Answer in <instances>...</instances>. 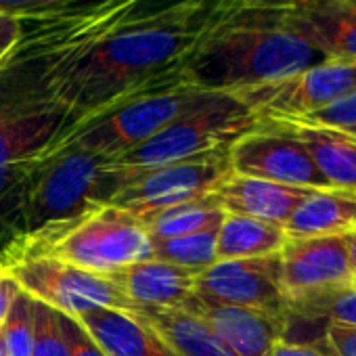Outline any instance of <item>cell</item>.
<instances>
[{"mask_svg":"<svg viewBox=\"0 0 356 356\" xmlns=\"http://www.w3.org/2000/svg\"><path fill=\"white\" fill-rule=\"evenodd\" d=\"M218 229H206L176 239H151V258L202 273L218 262Z\"/></svg>","mask_w":356,"mask_h":356,"instance_id":"25","label":"cell"},{"mask_svg":"<svg viewBox=\"0 0 356 356\" xmlns=\"http://www.w3.org/2000/svg\"><path fill=\"white\" fill-rule=\"evenodd\" d=\"M258 124L260 120L239 97L210 92L197 107L176 118L147 143L111 157L109 163L118 170L138 172L231 149L237 138L256 130Z\"/></svg>","mask_w":356,"mask_h":356,"instance_id":"6","label":"cell"},{"mask_svg":"<svg viewBox=\"0 0 356 356\" xmlns=\"http://www.w3.org/2000/svg\"><path fill=\"white\" fill-rule=\"evenodd\" d=\"M0 270L34 300L76 316L92 308L130 312L134 306L105 277L44 256H3Z\"/></svg>","mask_w":356,"mask_h":356,"instance_id":"9","label":"cell"},{"mask_svg":"<svg viewBox=\"0 0 356 356\" xmlns=\"http://www.w3.org/2000/svg\"><path fill=\"white\" fill-rule=\"evenodd\" d=\"M356 90V63L321 61L293 76L235 92L260 122L304 120Z\"/></svg>","mask_w":356,"mask_h":356,"instance_id":"10","label":"cell"},{"mask_svg":"<svg viewBox=\"0 0 356 356\" xmlns=\"http://www.w3.org/2000/svg\"><path fill=\"white\" fill-rule=\"evenodd\" d=\"M130 312L151 327L174 356H233L200 318L185 310L134 306Z\"/></svg>","mask_w":356,"mask_h":356,"instance_id":"20","label":"cell"},{"mask_svg":"<svg viewBox=\"0 0 356 356\" xmlns=\"http://www.w3.org/2000/svg\"><path fill=\"white\" fill-rule=\"evenodd\" d=\"M126 176L128 172L113 168L103 155L59 147L26 178L15 208L13 239L107 206Z\"/></svg>","mask_w":356,"mask_h":356,"instance_id":"4","label":"cell"},{"mask_svg":"<svg viewBox=\"0 0 356 356\" xmlns=\"http://www.w3.org/2000/svg\"><path fill=\"white\" fill-rule=\"evenodd\" d=\"M281 13L325 61L356 63V0H281Z\"/></svg>","mask_w":356,"mask_h":356,"instance_id":"14","label":"cell"},{"mask_svg":"<svg viewBox=\"0 0 356 356\" xmlns=\"http://www.w3.org/2000/svg\"><path fill=\"white\" fill-rule=\"evenodd\" d=\"M195 277L197 273L193 270L147 258L132 262L105 279H109L132 306L181 310L193 296Z\"/></svg>","mask_w":356,"mask_h":356,"instance_id":"16","label":"cell"},{"mask_svg":"<svg viewBox=\"0 0 356 356\" xmlns=\"http://www.w3.org/2000/svg\"><path fill=\"white\" fill-rule=\"evenodd\" d=\"M321 61L287 28L281 0H216L181 76L200 90L235 95Z\"/></svg>","mask_w":356,"mask_h":356,"instance_id":"2","label":"cell"},{"mask_svg":"<svg viewBox=\"0 0 356 356\" xmlns=\"http://www.w3.org/2000/svg\"><path fill=\"white\" fill-rule=\"evenodd\" d=\"M329 323L356 327V287L354 285L327 289V291H318V293L287 302L285 335L300 327L321 325L323 329V325H329Z\"/></svg>","mask_w":356,"mask_h":356,"instance_id":"23","label":"cell"},{"mask_svg":"<svg viewBox=\"0 0 356 356\" xmlns=\"http://www.w3.org/2000/svg\"><path fill=\"white\" fill-rule=\"evenodd\" d=\"M3 256H44L107 277L151 258V237L140 218L107 204L17 237Z\"/></svg>","mask_w":356,"mask_h":356,"instance_id":"5","label":"cell"},{"mask_svg":"<svg viewBox=\"0 0 356 356\" xmlns=\"http://www.w3.org/2000/svg\"><path fill=\"white\" fill-rule=\"evenodd\" d=\"M74 126L72 109L49 80L42 42L24 22L22 42L0 61V252L13 239L26 178L61 147Z\"/></svg>","mask_w":356,"mask_h":356,"instance_id":"3","label":"cell"},{"mask_svg":"<svg viewBox=\"0 0 356 356\" xmlns=\"http://www.w3.org/2000/svg\"><path fill=\"white\" fill-rule=\"evenodd\" d=\"M283 122H300L314 128H329V130H341L356 126V90L341 101L304 118V120H283Z\"/></svg>","mask_w":356,"mask_h":356,"instance_id":"28","label":"cell"},{"mask_svg":"<svg viewBox=\"0 0 356 356\" xmlns=\"http://www.w3.org/2000/svg\"><path fill=\"white\" fill-rule=\"evenodd\" d=\"M59 316L67 339L70 356H105L101 346L92 339V335L84 329V325L76 316H67L63 312H59Z\"/></svg>","mask_w":356,"mask_h":356,"instance_id":"31","label":"cell"},{"mask_svg":"<svg viewBox=\"0 0 356 356\" xmlns=\"http://www.w3.org/2000/svg\"><path fill=\"white\" fill-rule=\"evenodd\" d=\"M312 343H316L327 356H356V327L337 323L323 325Z\"/></svg>","mask_w":356,"mask_h":356,"instance_id":"30","label":"cell"},{"mask_svg":"<svg viewBox=\"0 0 356 356\" xmlns=\"http://www.w3.org/2000/svg\"><path fill=\"white\" fill-rule=\"evenodd\" d=\"M0 356H5V348H3V339H0Z\"/></svg>","mask_w":356,"mask_h":356,"instance_id":"38","label":"cell"},{"mask_svg":"<svg viewBox=\"0 0 356 356\" xmlns=\"http://www.w3.org/2000/svg\"><path fill=\"white\" fill-rule=\"evenodd\" d=\"M17 291H19L17 283L9 275H5L3 270H0V325H3V321L7 316V310H9V306H11Z\"/></svg>","mask_w":356,"mask_h":356,"instance_id":"34","label":"cell"},{"mask_svg":"<svg viewBox=\"0 0 356 356\" xmlns=\"http://www.w3.org/2000/svg\"><path fill=\"white\" fill-rule=\"evenodd\" d=\"M32 356H70L59 312L38 300H34Z\"/></svg>","mask_w":356,"mask_h":356,"instance_id":"27","label":"cell"},{"mask_svg":"<svg viewBox=\"0 0 356 356\" xmlns=\"http://www.w3.org/2000/svg\"><path fill=\"white\" fill-rule=\"evenodd\" d=\"M193 298L206 304L239 306L285 316L287 296L281 281V256L218 260L197 273Z\"/></svg>","mask_w":356,"mask_h":356,"instance_id":"12","label":"cell"},{"mask_svg":"<svg viewBox=\"0 0 356 356\" xmlns=\"http://www.w3.org/2000/svg\"><path fill=\"white\" fill-rule=\"evenodd\" d=\"M231 174L233 170L229 149L157 165L151 170L128 172L124 185L113 195L109 206L122 208L136 218H143L170 206L210 197Z\"/></svg>","mask_w":356,"mask_h":356,"instance_id":"8","label":"cell"},{"mask_svg":"<svg viewBox=\"0 0 356 356\" xmlns=\"http://www.w3.org/2000/svg\"><path fill=\"white\" fill-rule=\"evenodd\" d=\"M216 0L140 13L134 0H90L24 19L40 38L47 74L76 124L111 105L183 78Z\"/></svg>","mask_w":356,"mask_h":356,"instance_id":"1","label":"cell"},{"mask_svg":"<svg viewBox=\"0 0 356 356\" xmlns=\"http://www.w3.org/2000/svg\"><path fill=\"white\" fill-rule=\"evenodd\" d=\"M231 170L287 187L331 191L306 147L277 124L260 122L256 130L237 138L229 149Z\"/></svg>","mask_w":356,"mask_h":356,"instance_id":"11","label":"cell"},{"mask_svg":"<svg viewBox=\"0 0 356 356\" xmlns=\"http://www.w3.org/2000/svg\"><path fill=\"white\" fill-rule=\"evenodd\" d=\"M151 239H176L206 229H218L225 212L210 197L170 206L140 218Z\"/></svg>","mask_w":356,"mask_h":356,"instance_id":"24","label":"cell"},{"mask_svg":"<svg viewBox=\"0 0 356 356\" xmlns=\"http://www.w3.org/2000/svg\"><path fill=\"white\" fill-rule=\"evenodd\" d=\"M356 227V195L346 191H312L285 222L287 237L341 235Z\"/></svg>","mask_w":356,"mask_h":356,"instance_id":"21","label":"cell"},{"mask_svg":"<svg viewBox=\"0 0 356 356\" xmlns=\"http://www.w3.org/2000/svg\"><path fill=\"white\" fill-rule=\"evenodd\" d=\"M105 356H174L172 350L132 312L92 308L76 314Z\"/></svg>","mask_w":356,"mask_h":356,"instance_id":"18","label":"cell"},{"mask_svg":"<svg viewBox=\"0 0 356 356\" xmlns=\"http://www.w3.org/2000/svg\"><path fill=\"white\" fill-rule=\"evenodd\" d=\"M22 36L24 19L9 13H0V61L15 51V47L22 42Z\"/></svg>","mask_w":356,"mask_h":356,"instance_id":"32","label":"cell"},{"mask_svg":"<svg viewBox=\"0 0 356 356\" xmlns=\"http://www.w3.org/2000/svg\"><path fill=\"white\" fill-rule=\"evenodd\" d=\"M287 239L289 237L281 225L237 214H225V220L218 227L216 254L218 260L273 256L283 250Z\"/></svg>","mask_w":356,"mask_h":356,"instance_id":"22","label":"cell"},{"mask_svg":"<svg viewBox=\"0 0 356 356\" xmlns=\"http://www.w3.org/2000/svg\"><path fill=\"white\" fill-rule=\"evenodd\" d=\"M352 285H354V287H356V279H354V281H352Z\"/></svg>","mask_w":356,"mask_h":356,"instance_id":"39","label":"cell"},{"mask_svg":"<svg viewBox=\"0 0 356 356\" xmlns=\"http://www.w3.org/2000/svg\"><path fill=\"white\" fill-rule=\"evenodd\" d=\"M335 132H339V134H343L346 138H350V140L356 143V126H352V128H341V130H335Z\"/></svg>","mask_w":356,"mask_h":356,"instance_id":"37","label":"cell"},{"mask_svg":"<svg viewBox=\"0 0 356 356\" xmlns=\"http://www.w3.org/2000/svg\"><path fill=\"white\" fill-rule=\"evenodd\" d=\"M296 136L318 172L329 183L331 191H346L356 195V143L329 128H314L300 122H270Z\"/></svg>","mask_w":356,"mask_h":356,"instance_id":"19","label":"cell"},{"mask_svg":"<svg viewBox=\"0 0 356 356\" xmlns=\"http://www.w3.org/2000/svg\"><path fill=\"white\" fill-rule=\"evenodd\" d=\"M279 256L287 302L352 285L341 235L289 237Z\"/></svg>","mask_w":356,"mask_h":356,"instance_id":"13","label":"cell"},{"mask_svg":"<svg viewBox=\"0 0 356 356\" xmlns=\"http://www.w3.org/2000/svg\"><path fill=\"white\" fill-rule=\"evenodd\" d=\"M308 193L312 191L231 174L216 187L212 200L225 214L258 218L285 227L293 210L308 197Z\"/></svg>","mask_w":356,"mask_h":356,"instance_id":"17","label":"cell"},{"mask_svg":"<svg viewBox=\"0 0 356 356\" xmlns=\"http://www.w3.org/2000/svg\"><path fill=\"white\" fill-rule=\"evenodd\" d=\"M84 3H90V0H0V13H9L19 19H30L74 9Z\"/></svg>","mask_w":356,"mask_h":356,"instance_id":"29","label":"cell"},{"mask_svg":"<svg viewBox=\"0 0 356 356\" xmlns=\"http://www.w3.org/2000/svg\"><path fill=\"white\" fill-rule=\"evenodd\" d=\"M343 239V248H346V258H348V268L352 275V281L356 279V227L341 233Z\"/></svg>","mask_w":356,"mask_h":356,"instance_id":"36","label":"cell"},{"mask_svg":"<svg viewBox=\"0 0 356 356\" xmlns=\"http://www.w3.org/2000/svg\"><path fill=\"white\" fill-rule=\"evenodd\" d=\"M181 310L200 318L233 356H270L275 343L285 337V316L281 314L206 304L193 296Z\"/></svg>","mask_w":356,"mask_h":356,"instance_id":"15","label":"cell"},{"mask_svg":"<svg viewBox=\"0 0 356 356\" xmlns=\"http://www.w3.org/2000/svg\"><path fill=\"white\" fill-rule=\"evenodd\" d=\"M270 356H327V354L316 343H302V341L281 339L270 350Z\"/></svg>","mask_w":356,"mask_h":356,"instance_id":"33","label":"cell"},{"mask_svg":"<svg viewBox=\"0 0 356 356\" xmlns=\"http://www.w3.org/2000/svg\"><path fill=\"white\" fill-rule=\"evenodd\" d=\"M210 90H200L183 78L132 95L109 109L80 122L61 147H76L107 159L147 143L176 118L197 107Z\"/></svg>","mask_w":356,"mask_h":356,"instance_id":"7","label":"cell"},{"mask_svg":"<svg viewBox=\"0 0 356 356\" xmlns=\"http://www.w3.org/2000/svg\"><path fill=\"white\" fill-rule=\"evenodd\" d=\"M189 3H195V0H134V7L140 13H159Z\"/></svg>","mask_w":356,"mask_h":356,"instance_id":"35","label":"cell"},{"mask_svg":"<svg viewBox=\"0 0 356 356\" xmlns=\"http://www.w3.org/2000/svg\"><path fill=\"white\" fill-rule=\"evenodd\" d=\"M34 337V298L26 291H17L7 316L0 325V339H3L5 356H32Z\"/></svg>","mask_w":356,"mask_h":356,"instance_id":"26","label":"cell"}]
</instances>
